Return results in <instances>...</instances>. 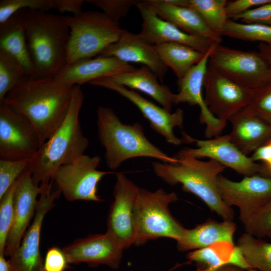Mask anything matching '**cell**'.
I'll list each match as a JSON object with an SVG mask.
<instances>
[{
  "label": "cell",
  "mask_w": 271,
  "mask_h": 271,
  "mask_svg": "<svg viewBox=\"0 0 271 271\" xmlns=\"http://www.w3.org/2000/svg\"><path fill=\"white\" fill-rule=\"evenodd\" d=\"M267 237L271 240V231L267 234Z\"/></svg>",
  "instance_id": "obj_49"
},
{
  "label": "cell",
  "mask_w": 271,
  "mask_h": 271,
  "mask_svg": "<svg viewBox=\"0 0 271 271\" xmlns=\"http://www.w3.org/2000/svg\"><path fill=\"white\" fill-rule=\"evenodd\" d=\"M64 17L70 30L67 65L99 56L123 30L103 12L82 11Z\"/></svg>",
  "instance_id": "obj_7"
},
{
  "label": "cell",
  "mask_w": 271,
  "mask_h": 271,
  "mask_svg": "<svg viewBox=\"0 0 271 271\" xmlns=\"http://www.w3.org/2000/svg\"><path fill=\"white\" fill-rule=\"evenodd\" d=\"M217 44L214 45L183 78L178 79L179 92L176 94L175 99V104L187 103L190 105L199 106L200 121L206 125L205 136L207 139L220 135L227 123L216 118L209 111L202 94L210 55Z\"/></svg>",
  "instance_id": "obj_17"
},
{
  "label": "cell",
  "mask_w": 271,
  "mask_h": 271,
  "mask_svg": "<svg viewBox=\"0 0 271 271\" xmlns=\"http://www.w3.org/2000/svg\"><path fill=\"white\" fill-rule=\"evenodd\" d=\"M51 186L52 184L40 186L42 192L34 220L20 245L10 257L11 271H45L44 260L40 251L41 228L45 215L54 206L55 201L61 194L58 188L52 191Z\"/></svg>",
  "instance_id": "obj_15"
},
{
  "label": "cell",
  "mask_w": 271,
  "mask_h": 271,
  "mask_svg": "<svg viewBox=\"0 0 271 271\" xmlns=\"http://www.w3.org/2000/svg\"><path fill=\"white\" fill-rule=\"evenodd\" d=\"M41 145L32 122L5 100L0 102V159H32Z\"/></svg>",
  "instance_id": "obj_9"
},
{
  "label": "cell",
  "mask_w": 271,
  "mask_h": 271,
  "mask_svg": "<svg viewBox=\"0 0 271 271\" xmlns=\"http://www.w3.org/2000/svg\"><path fill=\"white\" fill-rule=\"evenodd\" d=\"M115 175L114 199L107 216L106 232L126 249L133 244L134 208L140 187L123 173Z\"/></svg>",
  "instance_id": "obj_12"
},
{
  "label": "cell",
  "mask_w": 271,
  "mask_h": 271,
  "mask_svg": "<svg viewBox=\"0 0 271 271\" xmlns=\"http://www.w3.org/2000/svg\"><path fill=\"white\" fill-rule=\"evenodd\" d=\"M243 23L259 24L271 26V2L237 15L230 19Z\"/></svg>",
  "instance_id": "obj_40"
},
{
  "label": "cell",
  "mask_w": 271,
  "mask_h": 271,
  "mask_svg": "<svg viewBox=\"0 0 271 271\" xmlns=\"http://www.w3.org/2000/svg\"><path fill=\"white\" fill-rule=\"evenodd\" d=\"M25 20L34 78L56 75L67 64L70 30L64 16L26 9Z\"/></svg>",
  "instance_id": "obj_3"
},
{
  "label": "cell",
  "mask_w": 271,
  "mask_h": 271,
  "mask_svg": "<svg viewBox=\"0 0 271 271\" xmlns=\"http://www.w3.org/2000/svg\"><path fill=\"white\" fill-rule=\"evenodd\" d=\"M174 268H171V269L169 270H167V271H172Z\"/></svg>",
  "instance_id": "obj_51"
},
{
  "label": "cell",
  "mask_w": 271,
  "mask_h": 271,
  "mask_svg": "<svg viewBox=\"0 0 271 271\" xmlns=\"http://www.w3.org/2000/svg\"><path fill=\"white\" fill-rule=\"evenodd\" d=\"M217 185L224 202L239 209V220L243 225L271 198V178L260 175L245 176L236 182L220 174Z\"/></svg>",
  "instance_id": "obj_11"
},
{
  "label": "cell",
  "mask_w": 271,
  "mask_h": 271,
  "mask_svg": "<svg viewBox=\"0 0 271 271\" xmlns=\"http://www.w3.org/2000/svg\"><path fill=\"white\" fill-rule=\"evenodd\" d=\"M244 227L246 232L256 237L267 236L271 231V198Z\"/></svg>",
  "instance_id": "obj_37"
},
{
  "label": "cell",
  "mask_w": 271,
  "mask_h": 271,
  "mask_svg": "<svg viewBox=\"0 0 271 271\" xmlns=\"http://www.w3.org/2000/svg\"><path fill=\"white\" fill-rule=\"evenodd\" d=\"M246 271H257V270L252 269H249L246 270Z\"/></svg>",
  "instance_id": "obj_50"
},
{
  "label": "cell",
  "mask_w": 271,
  "mask_h": 271,
  "mask_svg": "<svg viewBox=\"0 0 271 271\" xmlns=\"http://www.w3.org/2000/svg\"><path fill=\"white\" fill-rule=\"evenodd\" d=\"M25 9L48 12L53 9L52 0H1L0 24L17 12Z\"/></svg>",
  "instance_id": "obj_35"
},
{
  "label": "cell",
  "mask_w": 271,
  "mask_h": 271,
  "mask_svg": "<svg viewBox=\"0 0 271 271\" xmlns=\"http://www.w3.org/2000/svg\"><path fill=\"white\" fill-rule=\"evenodd\" d=\"M271 0H235L227 2L226 12L229 19L245 13L253 7L269 3Z\"/></svg>",
  "instance_id": "obj_43"
},
{
  "label": "cell",
  "mask_w": 271,
  "mask_h": 271,
  "mask_svg": "<svg viewBox=\"0 0 271 271\" xmlns=\"http://www.w3.org/2000/svg\"><path fill=\"white\" fill-rule=\"evenodd\" d=\"M178 6L189 7L197 11L210 29L220 37L223 35L228 17L226 0H167Z\"/></svg>",
  "instance_id": "obj_30"
},
{
  "label": "cell",
  "mask_w": 271,
  "mask_h": 271,
  "mask_svg": "<svg viewBox=\"0 0 271 271\" xmlns=\"http://www.w3.org/2000/svg\"><path fill=\"white\" fill-rule=\"evenodd\" d=\"M214 271H246V270L232 264L222 266Z\"/></svg>",
  "instance_id": "obj_47"
},
{
  "label": "cell",
  "mask_w": 271,
  "mask_h": 271,
  "mask_svg": "<svg viewBox=\"0 0 271 271\" xmlns=\"http://www.w3.org/2000/svg\"><path fill=\"white\" fill-rule=\"evenodd\" d=\"M84 2L83 0H52L53 9L61 14L68 12L76 15L82 12Z\"/></svg>",
  "instance_id": "obj_44"
},
{
  "label": "cell",
  "mask_w": 271,
  "mask_h": 271,
  "mask_svg": "<svg viewBox=\"0 0 271 271\" xmlns=\"http://www.w3.org/2000/svg\"><path fill=\"white\" fill-rule=\"evenodd\" d=\"M33 78L14 57L0 50V102L21 84Z\"/></svg>",
  "instance_id": "obj_32"
},
{
  "label": "cell",
  "mask_w": 271,
  "mask_h": 271,
  "mask_svg": "<svg viewBox=\"0 0 271 271\" xmlns=\"http://www.w3.org/2000/svg\"><path fill=\"white\" fill-rule=\"evenodd\" d=\"M100 160L98 156L83 155L57 169L53 180L66 199L69 201H102L97 194V184L110 173L97 170Z\"/></svg>",
  "instance_id": "obj_10"
},
{
  "label": "cell",
  "mask_w": 271,
  "mask_h": 271,
  "mask_svg": "<svg viewBox=\"0 0 271 271\" xmlns=\"http://www.w3.org/2000/svg\"><path fill=\"white\" fill-rule=\"evenodd\" d=\"M21 10L0 24V50L10 54L34 77L25 28V11Z\"/></svg>",
  "instance_id": "obj_27"
},
{
  "label": "cell",
  "mask_w": 271,
  "mask_h": 271,
  "mask_svg": "<svg viewBox=\"0 0 271 271\" xmlns=\"http://www.w3.org/2000/svg\"><path fill=\"white\" fill-rule=\"evenodd\" d=\"M189 262L206 266L214 271L227 264L236 265L238 260L237 249L234 243L221 241L207 247L193 250L187 253Z\"/></svg>",
  "instance_id": "obj_29"
},
{
  "label": "cell",
  "mask_w": 271,
  "mask_h": 271,
  "mask_svg": "<svg viewBox=\"0 0 271 271\" xmlns=\"http://www.w3.org/2000/svg\"><path fill=\"white\" fill-rule=\"evenodd\" d=\"M250 158L255 162H261L260 175L271 178V139L254 151Z\"/></svg>",
  "instance_id": "obj_42"
},
{
  "label": "cell",
  "mask_w": 271,
  "mask_h": 271,
  "mask_svg": "<svg viewBox=\"0 0 271 271\" xmlns=\"http://www.w3.org/2000/svg\"><path fill=\"white\" fill-rule=\"evenodd\" d=\"M135 68L114 57L98 56L67 65L56 75L49 78L55 84L62 87L80 86L97 79L111 77Z\"/></svg>",
  "instance_id": "obj_21"
},
{
  "label": "cell",
  "mask_w": 271,
  "mask_h": 271,
  "mask_svg": "<svg viewBox=\"0 0 271 271\" xmlns=\"http://www.w3.org/2000/svg\"><path fill=\"white\" fill-rule=\"evenodd\" d=\"M67 260L62 250L53 247L47 252L44 260L45 271H64L67 265Z\"/></svg>",
  "instance_id": "obj_41"
},
{
  "label": "cell",
  "mask_w": 271,
  "mask_h": 271,
  "mask_svg": "<svg viewBox=\"0 0 271 271\" xmlns=\"http://www.w3.org/2000/svg\"><path fill=\"white\" fill-rule=\"evenodd\" d=\"M208 66L252 90L271 81V67L259 51L238 50L217 44L210 55Z\"/></svg>",
  "instance_id": "obj_8"
},
{
  "label": "cell",
  "mask_w": 271,
  "mask_h": 271,
  "mask_svg": "<svg viewBox=\"0 0 271 271\" xmlns=\"http://www.w3.org/2000/svg\"><path fill=\"white\" fill-rule=\"evenodd\" d=\"M83 99L80 86L75 85L64 121L41 146L27 167L35 184L41 186L51 184L57 169L84 155L88 148L89 141L83 133L79 118Z\"/></svg>",
  "instance_id": "obj_2"
},
{
  "label": "cell",
  "mask_w": 271,
  "mask_h": 271,
  "mask_svg": "<svg viewBox=\"0 0 271 271\" xmlns=\"http://www.w3.org/2000/svg\"><path fill=\"white\" fill-rule=\"evenodd\" d=\"M136 7L143 19L142 30L138 34L149 44L156 45L166 43H179L205 54L217 43L210 39L183 32L158 17L143 1H139Z\"/></svg>",
  "instance_id": "obj_18"
},
{
  "label": "cell",
  "mask_w": 271,
  "mask_h": 271,
  "mask_svg": "<svg viewBox=\"0 0 271 271\" xmlns=\"http://www.w3.org/2000/svg\"><path fill=\"white\" fill-rule=\"evenodd\" d=\"M190 143H195L197 147L180 150L175 155L176 158H208L244 177L260 174L261 164L253 161L250 157L242 153L231 142L228 134L204 140L190 137Z\"/></svg>",
  "instance_id": "obj_14"
},
{
  "label": "cell",
  "mask_w": 271,
  "mask_h": 271,
  "mask_svg": "<svg viewBox=\"0 0 271 271\" xmlns=\"http://www.w3.org/2000/svg\"><path fill=\"white\" fill-rule=\"evenodd\" d=\"M258 48L259 52L266 60L271 67V45L260 43Z\"/></svg>",
  "instance_id": "obj_45"
},
{
  "label": "cell",
  "mask_w": 271,
  "mask_h": 271,
  "mask_svg": "<svg viewBox=\"0 0 271 271\" xmlns=\"http://www.w3.org/2000/svg\"><path fill=\"white\" fill-rule=\"evenodd\" d=\"M108 78L116 84L144 92L159 103L162 107L171 112L175 104L176 94L168 86L160 84L157 75L147 66Z\"/></svg>",
  "instance_id": "obj_26"
},
{
  "label": "cell",
  "mask_w": 271,
  "mask_h": 271,
  "mask_svg": "<svg viewBox=\"0 0 271 271\" xmlns=\"http://www.w3.org/2000/svg\"><path fill=\"white\" fill-rule=\"evenodd\" d=\"M5 255L4 253L0 254V271H11V260H6Z\"/></svg>",
  "instance_id": "obj_46"
},
{
  "label": "cell",
  "mask_w": 271,
  "mask_h": 271,
  "mask_svg": "<svg viewBox=\"0 0 271 271\" xmlns=\"http://www.w3.org/2000/svg\"><path fill=\"white\" fill-rule=\"evenodd\" d=\"M124 248L106 232L74 241L62 250L68 263H86L91 266L106 265L119 268Z\"/></svg>",
  "instance_id": "obj_19"
},
{
  "label": "cell",
  "mask_w": 271,
  "mask_h": 271,
  "mask_svg": "<svg viewBox=\"0 0 271 271\" xmlns=\"http://www.w3.org/2000/svg\"><path fill=\"white\" fill-rule=\"evenodd\" d=\"M194 271H213L212 269L208 268V267L200 265H197V268Z\"/></svg>",
  "instance_id": "obj_48"
},
{
  "label": "cell",
  "mask_w": 271,
  "mask_h": 271,
  "mask_svg": "<svg viewBox=\"0 0 271 271\" xmlns=\"http://www.w3.org/2000/svg\"><path fill=\"white\" fill-rule=\"evenodd\" d=\"M31 160L0 159V199L27 170Z\"/></svg>",
  "instance_id": "obj_36"
},
{
  "label": "cell",
  "mask_w": 271,
  "mask_h": 271,
  "mask_svg": "<svg viewBox=\"0 0 271 271\" xmlns=\"http://www.w3.org/2000/svg\"><path fill=\"white\" fill-rule=\"evenodd\" d=\"M161 59L180 79L204 57L203 54L191 47L176 43L154 45Z\"/></svg>",
  "instance_id": "obj_28"
},
{
  "label": "cell",
  "mask_w": 271,
  "mask_h": 271,
  "mask_svg": "<svg viewBox=\"0 0 271 271\" xmlns=\"http://www.w3.org/2000/svg\"><path fill=\"white\" fill-rule=\"evenodd\" d=\"M97 128L99 140L105 149L106 164L111 170H115L124 161L137 157L152 158L168 164L178 162V159L168 156L150 142L140 123H122L109 107H98Z\"/></svg>",
  "instance_id": "obj_4"
},
{
  "label": "cell",
  "mask_w": 271,
  "mask_h": 271,
  "mask_svg": "<svg viewBox=\"0 0 271 271\" xmlns=\"http://www.w3.org/2000/svg\"><path fill=\"white\" fill-rule=\"evenodd\" d=\"M232 129L231 142L248 156L271 139V123L249 105L232 115L228 120Z\"/></svg>",
  "instance_id": "obj_23"
},
{
  "label": "cell",
  "mask_w": 271,
  "mask_h": 271,
  "mask_svg": "<svg viewBox=\"0 0 271 271\" xmlns=\"http://www.w3.org/2000/svg\"><path fill=\"white\" fill-rule=\"evenodd\" d=\"M249 105L271 123V81L253 90Z\"/></svg>",
  "instance_id": "obj_39"
},
{
  "label": "cell",
  "mask_w": 271,
  "mask_h": 271,
  "mask_svg": "<svg viewBox=\"0 0 271 271\" xmlns=\"http://www.w3.org/2000/svg\"><path fill=\"white\" fill-rule=\"evenodd\" d=\"M99 56L114 57L127 63L142 64L150 69L162 82L168 69L154 45L145 41L138 34L125 30L116 42L107 47Z\"/></svg>",
  "instance_id": "obj_22"
},
{
  "label": "cell",
  "mask_w": 271,
  "mask_h": 271,
  "mask_svg": "<svg viewBox=\"0 0 271 271\" xmlns=\"http://www.w3.org/2000/svg\"><path fill=\"white\" fill-rule=\"evenodd\" d=\"M89 83L112 90L129 100L149 120L151 128L163 136L169 144L178 146L183 143L182 139L177 137L174 132L176 127L183 128L184 111L182 109L177 108L171 113L146 99L134 90L113 83L108 77L97 79Z\"/></svg>",
  "instance_id": "obj_16"
},
{
  "label": "cell",
  "mask_w": 271,
  "mask_h": 271,
  "mask_svg": "<svg viewBox=\"0 0 271 271\" xmlns=\"http://www.w3.org/2000/svg\"><path fill=\"white\" fill-rule=\"evenodd\" d=\"M236 230V225L233 220L218 221L208 219L192 228H185L181 237L176 241L177 247L183 252L201 249L218 241L234 243Z\"/></svg>",
  "instance_id": "obj_25"
},
{
  "label": "cell",
  "mask_w": 271,
  "mask_h": 271,
  "mask_svg": "<svg viewBox=\"0 0 271 271\" xmlns=\"http://www.w3.org/2000/svg\"><path fill=\"white\" fill-rule=\"evenodd\" d=\"M223 36L271 45V26L238 23L228 19Z\"/></svg>",
  "instance_id": "obj_33"
},
{
  "label": "cell",
  "mask_w": 271,
  "mask_h": 271,
  "mask_svg": "<svg viewBox=\"0 0 271 271\" xmlns=\"http://www.w3.org/2000/svg\"><path fill=\"white\" fill-rule=\"evenodd\" d=\"M236 246L250 269L271 271V242L245 232L238 238Z\"/></svg>",
  "instance_id": "obj_31"
},
{
  "label": "cell",
  "mask_w": 271,
  "mask_h": 271,
  "mask_svg": "<svg viewBox=\"0 0 271 271\" xmlns=\"http://www.w3.org/2000/svg\"><path fill=\"white\" fill-rule=\"evenodd\" d=\"M144 3L161 19L173 24L183 32L220 44L221 37L208 27L201 16L189 7L172 4L167 0H146Z\"/></svg>",
  "instance_id": "obj_24"
},
{
  "label": "cell",
  "mask_w": 271,
  "mask_h": 271,
  "mask_svg": "<svg viewBox=\"0 0 271 271\" xmlns=\"http://www.w3.org/2000/svg\"><path fill=\"white\" fill-rule=\"evenodd\" d=\"M203 87L204 101L209 111L226 122L235 113L249 105L253 91L236 83L208 65Z\"/></svg>",
  "instance_id": "obj_13"
},
{
  "label": "cell",
  "mask_w": 271,
  "mask_h": 271,
  "mask_svg": "<svg viewBox=\"0 0 271 271\" xmlns=\"http://www.w3.org/2000/svg\"><path fill=\"white\" fill-rule=\"evenodd\" d=\"M16 181L0 199V254H5L7 240L13 224Z\"/></svg>",
  "instance_id": "obj_34"
},
{
  "label": "cell",
  "mask_w": 271,
  "mask_h": 271,
  "mask_svg": "<svg viewBox=\"0 0 271 271\" xmlns=\"http://www.w3.org/2000/svg\"><path fill=\"white\" fill-rule=\"evenodd\" d=\"M152 166L156 175L166 183L181 184L184 191L197 196L223 220L234 219V210L224 202L217 185L224 166L213 160L191 158L179 159L175 164L153 162Z\"/></svg>",
  "instance_id": "obj_5"
},
{
  "label": "cell",
  "mask_w": 271,
  "mask_h": 271,
  "mask_svg": "<svg viewBox=\"0 0 271 271\" xmlns=\"http://www.w3.org/2000/svg\"><path fill=\"white\" fill-rule=\"evenodd\" d=\"M178 200L175 192L162 188L155 191L139 188L134 214L133 244L140 246L161 237L177 241L184 228L171 214L169 205Z\"/></svg>",
  "instance_id": "obj_6"
},
{
  "label": "cell",
  "mask_w": 271,
  "mask_h": 271,
  "mask_svg": "<svg viewBox=\"0 0 271 271\" xmlns=\"http://www.w3.org/2000/svg\"><path fill=\"white\" fill-rule=\"evenodd\" d=\"M41 187L35 184L27 169L17 180L14 195V218L5 250L10 256L21 244L32 218L35 216Z\"/></svg>",
  "instance_id": "obj_20"
},
{
  "label": "cell",
  "mask_w": 271,
  "mask_h": 271,
  "mask_svg": "<svg viewBox=\"0 0 271 271\" xmlns=\"http://www.w3.org/2000/svg\"><path fill=\"white\" fill-rule=\"evenodd\" d=\"M74 86H60L49 78H31L10 91L4 100L32 122L42 145L64 121Z\"/></svg>",
  "instance_id": "obj_1"
},
{
  "label": "cell",
  "mask_w": 271,
  "mask_h": 271,
  "mask_svg": "<svg viewBox=\"0 0 271 271\" xmlns=\"http://www.w3.org/2000/svg\"><path fill=\"white\" fill-rule=\"evenodd\" d=\"M85 2L101 9L110 19L119 23V20L127 15L131 7L136 6L139 1L89 0Z\"/></svg>",
  "instance_id": "obj_38"
}]
</instances>
